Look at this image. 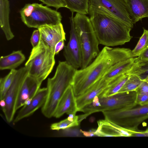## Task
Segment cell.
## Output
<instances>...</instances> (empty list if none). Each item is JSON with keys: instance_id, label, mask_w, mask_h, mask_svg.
<instances>
[{"instance_id": "obj_1", "label": "cell", "mask_w": 148, "mask_h": 148, "mask_svg": "<svg viewBox=\"0 0 148 148\" xmlns=\"http://www.w3.org/2000/svg\"><path fill=\"white\" fill-rule=\"evenodd\" d=\"M131 51L128 48L105 46L88 65L76 70L71 84L76 97L101 78L113 65L133 57Z\"/></svg>"}, {"instance_id": "obj_2", "label": "cell", "mask_w": 148, "mask_h": 148, "mask_svg": "<svg viewBox=\"0 0 148 148\" xmlns=\"http://www.w3.org/2000/svg\"><path fill=\"white\" fill-rule=\"evenodd\" d=\"M88 14L99 44L109 47L122 45L132 38V28L118 18L100 11H89Z\"/></svg>"}, {"instance_id": "obj_3", "label": "cell", "mask_w": 148, "mask_h": 148, "mask_svg": "<svg viewBox=\"0 0 148 148\" xmlns=\"http://www.w3.org/2000/svg\"><path fill=\"white\" fill-rule=\"evenodd\" d=\"M77 69L66 61L59 62L54 76L48 79L47 93L41 112L47 118L53 117L58 102L65 91L71 84Z\"/></svg>"}, {"instance_id": "obj_4", "label": "cell", "mask_w": 148, "mask_h": 148, "mask_svg": "<svg viewBox=\"0 0 148 148\" xmlns=\"http://www.w3.org/2000/svg\"><path fill=\"white\" fill-rule=\"evenodd\" d=\"M73 19L82 51L81 69H84L90 64L99 53V43L90 18L86 14L76 13Z\"/></svg>"}, {"instance_id": "obj_5", "label": "cell", "mask_w": 148, "mask_h": 148, "mask_svg": "<svg viewBox=\"0 0 148 148\" xmlns=\"http://www.w3.org/2000/svg\"><path fill=\"white\" fill-rule=\"evenodd\" d=\"M54 53L40 38L33 48L25 67L28 75L42 82L51 72L55 63Z\"/></svg>"}, {"instance_id": "obj_6", "label": "cell", "mask_w": 148, "mask_h": 148, "mask_svg": "<svg viewBox=\"0 0 148 148\" xmlns=\"http://www.w3.org/2000/svg\"><path fill=\"white\" fill-rule=\"evenodd\" d=\"M48 7L37 3L26 4L20 11L22 21L29 27L37 29L61 23L60 13Z\"/></svg>"}, {"instance_id": "obj_7", "label": "cell", "mask_w": 148, "mask_h": 148, "mask_svg": "<svg viewBox=\"0 0 148 148\" xmlns=\"http://www.w3.org/2000/svg\"><path fill=\"white\" fill-rule=\"evenodd\" d=\"M102 112L105 119L127 130L137 131L139 125L148 119V104Z\"/></svg>"}, {"instance_id": "obj_8", "label": "cell", "mask_w": 148, "mask_h": 148, "mask_svg": "<svg viewBox=\"0 0 148 148\" xmlns=\"http://www.w3.org/2000/svg\"><path fill=\"white\" fill-rule=\"evenodd\" d=\"M101 106L87 109L82 112L87 116L96 112L116 109L127 108L135 106L137 93L136 91L118 93L111 96L98 97Z\"/></svg>"}, {"instance_id": "obj_9", "label": "cell", "mask_w": 148, "mask_h": 148, "mask_svg": "<svg viewBox=\"0 0 148 148\" xmlns=\"http://www.w3.org/2000/svg\"><path fill=\"white\" fill-rule=\"evenodd\" d=\"M102 11L118 18L132 29L133 23L123 0H89V11Z\"/></svg>"}, {"instance_id": "obj_10", "label": "cell", "mask_w": 148, "mask_h": 148, "mask_svg": "<svg viewBox=\"0 0 148 148\" xmlns=\"http://www.w3.org/2000/svg\"><path fill=\"white\" fill-rule=\"evenodd\" d=\"M28 75V71L25 67L17 70L12 83L4 97V100L5 106L2 109L6 120L8 123H10L13 120L16 112L15 106L19 92Z\"/></svg>"}, {"instance_id": "obj_11", "label": "cell", "mask_w": 148, "mask_h": 148, "mask_svg": "<svg viewBox=\"0 0 148 148\" xmlns=\"http://www.w3.org/2000/svg\"><path fill=\"white\" fill-rule=\"evenodd\" d=\"M70 17L71 29L69 42L64 47V55L67 63L76 69L81 68L82 54L80 42L73 22V12Z\"/></svg>"}, {"instance_id": "obj_12", "label": "cell", "mask_w": 148, "mask_h": 148, "mask_svg": "<svg viewBox=\"0 0 148 148\" xmlns=\"http://www.w3.org/2000/svg\"><path fill=\"white\" fill-rule=\"evenodd\" d=\"M38 29L41 39L54 53L56 44L61 40H66V33L61 23L56 25L44 26Z\"/></svg>"}, {"instance_id": "obj_13", "label": "cell", "mask_w": 148, "mask_h": 148, "mask_svg": "<svg viewBox=\"0 0 148 148\" xmlns=\"http://www.w3.org/2000/svg\"><path fill=\"white\" fill-rule=\"evenodd\" d=\"M111 81L102 77L76 97L78 111L81 112L85 106L90 104L94 97L98 96L105 90Z\"/></svg>"}, {"instance_id": "obj_14", "label": "cell", "mask_w": 148, "mask_h": 148, "mask_svg": "<svg viewBox=\"0 0 148 148\" xmlns=\"http://www.w3.org/2000/svg\"><path fill=\"white\" fill-rule=\"evenodd\" d=\"M42 82L28 75L24 80L20 89L15 109L17 110L23 106L26 101L30 103L40 88Z\"/></svg>"}, {"instance_id": "obj_15", "label": "cell", "mask_w": 148, "mask_h": 148, "mask_svg": "<svg viewBox=\"0 0 148 148\" xmlns=\"http://www.w3.org/2000/svg\"><path fill=\"white\" fill-rule=\"evenodd\" d=\"M78 110L76 97L72 85H70L66 89L60 100L53 115L59 118L64 114H75Z\"/></svg>"}, {"instance_id": "obj_16", "label": "cell", "mask_w": 148, "mask_h": 148, "mask_svg": "<svg viewBox=\"0 0 148 148\" xmlns=\"http://www.w3.org/2000/svg\"><path fill=\"white\" fill-rule=\"evenodd\" d=\"M95 136L101 137H131L132 132L105 119L97 121Z\"/></svg>"}, {"instance_id": "obj_17", "label": "cell", "mask_w": 148, "mask_h": 148, "mask_svg": "<svg viewBox=\"0 0 148 148\" xmlns=\"http://www.w3.org/2000/svg\"><path fill=\"white\" fill-rule=\"evenodd\" d=\"M47 93V87L40 88L30 104L21 107L14 120L16 123L23 119L32 114L44 105Z\"/></svg>"}, {"instance_id": "obj_18", "label": "cell", "mask_w": 148, "mask_h": 148, "mask_svg": "<svg viewBox=\"0 0 148 148\" xmlns=\"http://www.w3.org/2000/svg\"><path fill=\"white\" fill-rule=\"evenodd\" d=\"M133 24L148 17V0H123Z\"/></svg>"}, {"instance_id": "obj_19", "label": "cell", "mask_w": 148, "mask_h": 148, "mask_svg": "<svg viewBox=\"0 0 148 148\" xmlns=\"http://www.w3.org/2000/svg\"><path fill=\"white\" fill-rule=\"evenodd\" d=\"M136 58H131L116 63L107 71L102 77L111 81L121 75L127 73L134 64Z\"/></svg>"}, {"instance_id": "obj_20", "label": "cell", "mask_w": 148, "mask_h": 148, "mask_svg": "<svg viewBox=\"0 0 148 148\" xmlns=\"http://www.w3.org/2000/svg\"><path fill=\"white\" fill-rule=\"evenodd\" d=\"M10 4L8 0H0V25L6 39L9 40L14 36L12 32L9 22Z\"/></svg>"}, {"instance_id": "obj_21", "label": "cell", "mask_w": 148, "mask_h": 148, "mask_svg": "<svg viewBox=\"0 0 148 148\" xmlns=\"http://www.w3.org/2000/svg\"><path fill=\"white\" fill-rule=\"evenodd\" d=\"M25 59V56L21 51H13L8 55L1 57L0 69H14L20 65Z\"/></svg>"}, {"instance_id": "obj_22", "label": "cell", "mask_w": 148, "mask_h": 148, "mask_svg": "<svg viewBox=\"0 0 148 148\" xmlns=\"http://www.w3.org/2000/svg\"><path fill=\"white\" fill-rule=\"evenodd\" d=\"M130 76V75L126 73L121 75L114 78L98 97H108L118 93L128 79Z\"/></svg>"}, {"instance_id": "obj_23", "label": "cell", "mask_w": 148, "mask_h": 148, "mask_svg": "<svg viewBox=\"0 0 148 148\" xmlns=\"http://www.w3.org/2000/svg\"><path fill=\"white\" fill-rule=\"evenodd\" d=\"M126 74L136 75L141 80L148 83V60L135 61Z\"/></svg>"}, {"instance_id": "obj_24", "label": "cell", "mask_w": 148, "mask_h": 148, "mask_svg": "<svg viewBox=\"0 0 148 148\" xmlns=\"http://www.w3.org/2000/svg\"><path fill=\"white\" fill-rule=\"evenodd\" d=\"M67 8L71 12L84 14L89 13V0H65Z\"/></svg>"}, {"instance_id": "obj_25", "label": "cell", "mask_w": 148, "mask_h": 148, "mask_svg": "<svg viewBox=\"0 0 148 148\" xmlns=\"http://www.w3.org/2000/svg\"><path fill=\"white\" fill-rule=\"evenodd\" d=\"M15 69L10 70L9 73L0 80V100L4 99L5 95L11 86L17 71Z\"/></svg>"}, {"instance_id": "obj_26", "label": "cell", "mask_w": 148, "mask_h": 148, "mask_svg": "<svg viewBox=\"0 0 148 148\" xmlns=\"http://www.w3.org/2000/svg\"><path fill=\"white\" fill-rule=\"evenodd\" d=\"M148 47V30L144 29L143 34L134 48L132 50L133 57H138Z\"/></svg>"}, {"instance_id": "obj_27", "label": "cell", "mask_w": 148, "mask_h": 148, "mask_svg": "<svg viewBox=\"0 0 148 148\" xmlns=\"http://www.w3.org/2000/svg\"><path fill=\"white\" fill-rule=\"evenodd\" d=\"M137 104L144 105L148 104V83L142 81L136 90Z\"/></svg>"}, {"instance_id": "obj_28", "label": "cell", "mask_w": 148, "mask_h": 148, "mask_svg": "<svg viewBox=\"0 0 148 148\" xmlns=\"http://www.w3.org/2000/svg\"><path fill=\"white\" fill-rule=\"evenodd\" d=\"M142 81L136 75H130L129 78L118 93L136 91Z\"/></svg>"}, {"instance_id": "obj_29", "label": "cell", "mask_w": 148, "mask_h": 148, "mask_svg": "<svg viewBox=\"0 0 148 148\" xmlns=\"http://www.w3.org/2000/svg\"><path fill=\"white\" fill-rule=\"evenodd\" d=\"M80 123V121H71L67 118L59 122L52 124L50 127L51 130L59 131L77 126L79 125Z\"/></svg>"}, {"instance_id": "obj_30", "label": "cell", "mask_w": 148, "mask_h": 148, "mask_svg": "<svg viewBox=\"0 0 148 148\" xmlns=\"http://www.w3.org/2000/svg\"><path fill=\"white\" fill-rule=\"evenodd\" d=\"M47 6L53 7L56 10L61 8H67V5L65 0H39Z\"/></svg>"}, {"instance_id": "obj_31", "label": "cell", "mask_w": 148, "mask_h": 148, "mask_svg": "<svg viewBox=\"0 0 148 148\" xmlns=\"http://www.w3.org/2000/svg\"><path fill=\"white\" fill-rule=\"evenodd\" d=\"M41 37L40 31L38 29L34 30L32 34L30 42L33 48L37 46L39 44Z\"/></svg>"}, {"instance_id": "obj_32", "label": "cell", "mask_w": 148, "mask_h": 148, "mask_svg": "<svg viewBox=\"0 0 148 148\" xmlns=\"http://www.w3.org/2000/svg\"><path fill=\"white\" fill-rule=\"evenodd\" d=\"M148 60V47L140 54L136 57L135 62Z\"/></svg>"}, {"instance_id": "obj_33", "label": "cell", "mask_w": 148, "mask_h": 148, "mask_svg": "<svg viewBox=\"0 0 148 148\" xmlns=\"http://www.w3.org/2000/svg\"><path fill=\"white\" fill-rule=\"evenodd\" d=\"M131 137H145L148 136V127L144 131L138 130L137 131H132Z\"/></svg>"}, {"instance_id": "obj_34", "label": "cell", "mask_w": 148, "mask_h": 148, "mask_svg": "<svg viewBox=\"0 0 148 148\" xmlns=\"http://www.w3.org/2000/svg\"><path fill=\"white\" fill-rule=\"evenodd\" d=\"M64 40H62L58 42L56 45L55 48L54 54L56 55L58 54L64 47Z\"/></svg>"}, {"instance_id": "obj_35", "label": "cell", "mask_w": 148, "mask_h": 148, "mask_svg": "<svg viewBox=\"0 0 148 148\" xmlns=\"http://www.w3.org/2000/svg\"><path fill=\"white\" fill-rule=\"evenodd\" d=\"M95 130H92L90 131H86L80 130V131L83 135L86 137H92L95 136Z\"/></svg>"}, {"instance_id": "obj_36", "label": "cell", "mask_w": 148, "mask_h": 148, "mask_svg": "<svg viewBox=\"0 0 148 148\" xmlns=\"http://www.w3.org/2000/svg\"><path fill=\"white\" fill-rule=\"evenodd\" d=\"M0 105L2 108H4L5 106V103L4 99L1 100L0 102Z\"/></svg>"}]
</instances>
